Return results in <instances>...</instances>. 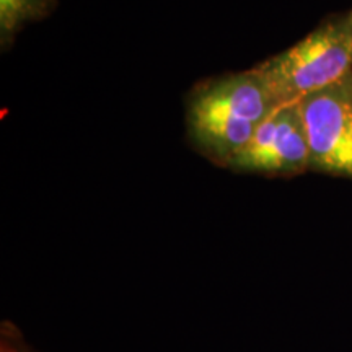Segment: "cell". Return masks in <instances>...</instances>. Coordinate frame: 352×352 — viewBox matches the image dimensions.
<instances>
[{
  "mask_svg": "<svg viewBox=\"0 0 352 352\" xmlns=\"http://www.w3.org/2000/svg\"><path fill=\"white\" fill-rule=\"evenodd\" d=\"M57 3V0H0V43L3 50L26 25L50 16Z\"/></svg>",
  "mask_w": 352,
  "mask_h": 352,
  "instance_id": "obj_5",
  "label": "cell"
},
{
  "mask_svg": "<svg viewBox=\"0 0 352 352\" xmlns=\"http://www.w3.org/2000/svg\"><path fill=\"white\" fill-rule=\"evenodd\" d=\"M0 352H36L26 341L25 334L10 320L0 323Z\"/></svg>",
  "mask_w": 352,
  "mask_h": 352,
  "instance_id": "obj_6",
  "label": "cell"
},
{
  "mask_svg": "<svg viewBox=\"0 0 352 352\" xmlns=\"http://www.w3.org/2000/svg\"><path fill=\"white\" fill-rule=\"evenodd\" d=\"M252 70L279 107L297 104L352 72V28L346 16L324 21L302 41Z\"/></svg>",
  "mask_w": 352,
  "mask_h": 352,
  "instance_id": "obj_2",
  "label": "cell"
},
{
  "mask_svg": "<svg viewBox=\"0 0 352 352\" xmlns=\"http://www.w3.org/2000/svg\"><path fill=\"white\" fill-rule=\"evenodd\" d=\"M310 170L352 179V72L298 101Z\"/></svg>",
  "mask_w": 352,
  "mask_h": 352,
  "instance_id": "obj_3",
  "label": "cell"
},
{
  "mask_svg": "<svg viewBox=\"0 0 352 352\" xmlns=\"http://www.w3.org/2000/svg\"><path fill=\"white\" fill-rule=\"evenodd\" d=\"M228 166L276 176H296L310 170V147L298 104L277 107Z\"/></svg>",
  "mask_w": 352,
  "mask_h": 352,
  "instance_id": "obj_4",
  "label": "cell"
},
{
  "mask_svg": "<svg viewBox=\"0 0 352 352\" xmlns=\"http://www.w3.org/2000/svg\"><path fill=\"white\" fill-rule=\"evenodd\" d=\"M346 21H347V25H349L351 26V28H352V10L349 12V13H346Z\"/></svg>",
  "mask_w": 352,
  "mask_h": 352,
  "instance_id": "obj_7",
  "label": "cell"
},
{
  "mask_svg": "<svg viewBox=\"0 0 352 352\" xmlns=\"http://www.w3.org/2000/svg\"><path fill=\"white\" fill-rule=\"evenodd\" d=\"M279 107L253 70L202 85L188 104V132L201 153L230 164L258 127Z\"/></svg>",
  "mask_w": 352,
  "mask_h": 352,
  "instance_id": "obj_1",
  "label": "cell"
}]
</instances>
